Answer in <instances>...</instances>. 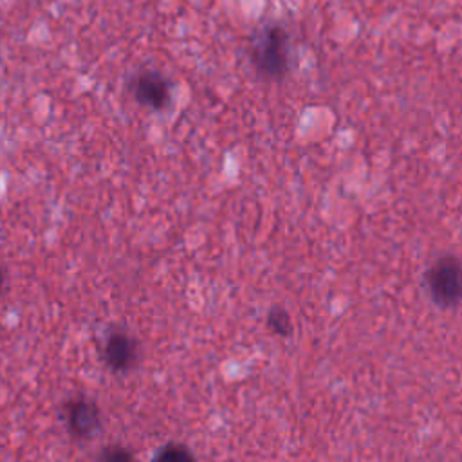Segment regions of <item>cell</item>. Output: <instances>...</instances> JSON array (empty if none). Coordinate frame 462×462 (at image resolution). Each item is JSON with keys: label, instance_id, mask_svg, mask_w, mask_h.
Returning <instances> with one entry per match:
<instances>
[{"label": "cell", "instance_id": "ba28073f", "mask_svg": "<svg viewBox=\"0 0 462 462\" xmlns=\"http://www.w3.org/2000/svg\"><path fill=\"white\" fill-rule=\"evenodd\" d=\"M101 460H130L132 458V453L125 448H119V446H110L106 448L101 455H99Z\"/></svg>", "mask_w": 462, "mask_h": 462}, {"label": "cell", "instance_id": "277c9868", "mask_svg": "<svg viewBox=\"0 0 462 462\" xmlns=\"http://www.w3.org/2000/svg\"><path fill=\"white\" fill-rule=\"evenodd\" d=\"M134 97L139 105L161 110L170 101V83L157 70H143L132 83Z\"/></svg>", "mask_w": 462, "mask_h": 462}, {"label": "cell", "instance_id": "9c48e42d", "mask_svg": "<svg viewBox=\"0 0 462 462\" xmlns=\"http://www.w3.org/2000/svg\"><path fill=\"white\" fill-rule=\"evenodd\" d=\"M4 282H5V276H4V269H2V265H0V292H2V289H4Z\"/></svg>", "mask_w": 462, "mask_h": 462}, {"label": "cell", "instance_id": "52a82bcc", "mask_svg": "<svg viewBox=\"0 0 462 462\" xmlns=\"http://www.w3.org/2000/svg\"><path fill=\"white\" fill-rule=\"evenodd\" d=\"M193 453L184 444H166L155 455L153 460H193Z\"/></svg>", "mask_w": 462, "mask_h": 462}, {"label": "cell", "instance_id": "6da1fadb", "mask_svg": "<svg viewBox=\"0 0 462 462\" xmlns=\"http://www.w3.org/2000/svg\"><path fill=\"white\" fill-rule=\"evenodd\" d=\"M251 60L256 70L271 79H280L289 69V34L280 25H267L254 38Z\"/></svg>", "mask_w": 462, "mask_h": 462}, {"label": "cell", "instance_id": "8992f818", "mask_svg": "<svg viewBox=\"0 0 462 462\" xmlns=\"http://www.w3.org/2000/svg\"><path fill=\"white\" fill-rule=\"evenodd\" d=\"M267 327L271 332H274L278 336H283V337L291 336L292 325H291V318H289L287 310L282 307H273L267 312Z\"/></svg>", "mask_w": 462, "mask_h": 462}, {"label": "cell", "instance_id": "7a4b0ae2", "mask_svg": "<svg viewBox=\"0 0 462 462\" xmlns=\"http://www.w3.org/2000/svg\"><path fill=\"white\" fill-rule=\"evenodd\" d=\"M426 289L435 305L442 309L457 307L460 301L462 282H460V262L457 256L444 254L437 258L424 274Z\"/></svg>", "mask_w": 462, "mask_h": 462}, {"label": "cell", "instance_id": "3957f363", "mask_svg": "<svg viewBox=\"0 0 462 462\" xmlns=\"http://www.w3.org/2000/svg\"><path fill=\"white\" fill-rule=\"evenodd\" d=\"M63 420L70 437L88 440L101 428V411L92 399L78 395L63 402Z\"/></svg>", "mask_w": 462, "mask_h": 462}, {"label": "cell", "instance_id": "5b68a950", "mask_svg": "<svg viewBox=\"0 0 462 462\" xmlns=\"http://www.w3.org/2000/svg\"><path fill=\"white\" fill-rule=\"evenodd\" d=\"M103 357L112 372H125L137 359V343L125 332H110L103 346Z\"/></svg>", "mask_w": 462, "mask_h": 462}]
</instances>
